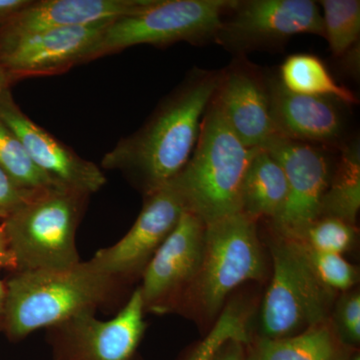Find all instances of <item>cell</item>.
<instances>
[{
  "label": "cell",
  "mask_w": 360,
  "mask_h": 360,
  "mask_svg": "<svg viewBox=\"0 0 360 360\" xmlns=\"http://www.w3.org/2000/svg\"><path fill=\"white\" fill-rule=\"evenodd\" d=\"M219 78L220 70L189 71L141 127L103 156L101 167L122 172L144 196L172 181L193 155Z\"/></svg>",
  "instance_id": "6da1fadb"
},
{
  "label": "cell",
  "mask_w": 360,
  "mask_h": 360,
  "mask_svg": "<svg viewBox=\"0 0 360 360\" xmlns=\"http://www.w3.org/2000/svg\"><path fill=\"white\" fill-rule=\"evenodd\" d=\"M91 260L66 269L14 271L6 283L4 333L20 341L105 305L122 285Z\"/></svg>",
  "instance_id": "7a4b0ae2"
},
{
  "label": "cell",
  "mask_w": 360,
  "mask_h": 360,
  "mask_svg": "<svg viewBox=\"0 0 360 360\" xmlns=\"http://www.w3.org/2000/svg\"><path fill=\"white\" fill-rule=\"evenodd\" d=\"M255 149L240 141L212 97L193 155L174 179L187 212L205 224L240 212L241 189Z\"/></svg>",
  "instance_id": "3957f363"
},
{
  "label": "cell",
  "mask_w": 360,
  "mask_h": 360,
  "mask_svg": "<svg viewBox=\"0 0 360 360\" xmlns=\"http://www.w3.org/2000/svg\"><path fill=\"white\" fill-rule=\"evenodd\" d=\"M265 276L257 220L241 212L225 217L206 224L200 271L176 312L214 323L232 291L248 281H264Z\"/></svg>",
  "instance_id": "277c9868"
},
{
  "label": "cell",
  "mask_w": 360,
  "mask_h": 360,
  "mask_svg": "<svg viewBox=\"0 0 360 360\" xmlns=\"http://www.w3.org/2000/svg\"><path fill=\"white\" fill-rule=\"evenodd\" d=\"M89 198L65 187L46 189L4 219L15 271L66 269L80 262L77 231Z\"/></svg>",
  "instance_id": "5b68a950"
},
{
  "label": "cell",
  "mask_w": 360,
  "mask_h": 360,
  "mask_svg": "<svg viewBox=\"0 0 360 360\" xmlns=\"http://www.w3.org/2000/svg\"><path fill=\"white\" fill-rule=\"evenodd\" d=\"M272 276L262 300L259 338H290L330 319L336 292L315 274L302 243L272 232Z\"/></svg>",
  "instance_id": "8992f818"
},
{
  "label": "cell",
  "mask_w": 360,
  "mask_h": 360,
  "mask_svg": "<svg viewBox=\"0 0 360 360\" xmlns=\"http://www.w3.org/2000/svg\"><path fill=\"white\" fill-rule=\"evenodd\" d=\"M234 1L155 0L141 13L111 21L97 42L92 60L135 45L214 42L221 21Z\"/></svg>",
  "instance_id": "52a82bcc"
},
{
  "label": "cell",
  "mask_w": 360,
  "mask_h": 360,
  "mask_svg": "<svg viewBox=\"0 0 360 360\" xmlns=\"http://www.w3.org/2000/svg\"><path fill=\"white\" fill-rule=\"evenodd\" d=\"M297 34L324 39L319 2L311 0H236L225 14L214 44L236 56L277 51Z\"/></svg>",
  "instance_id": "ba28073f"
},
{
  "label": "cell",
  "mask_w": 360,
  "mask_h": 360,
  "mask_svg": "<svg viewBox=\"0 0 360 360\" xmlns=\"http://www.w3.org/2000/svg\"><path fill=\"white\" fill-rule=\"evenodd\" d=\"M144 305L137 288L110 321L80 314L47 329L52 360H137L146 331Z\"/></svg>",
  "instance_id": "9c48e42d"
},
{
  "label": "cell",
  "mask_w": 360,
  "mask_h": 360,
  "mask_svg": "<svg viewBox=\"0 0 360 360\" xmlns=\"http://www.w3.org/2000/svg\"><path fill=\"white\" fill-rule=\"evenodd\" d=\"M111 21L0 37V68L7 84L11 86L25 78L60 75L91 61L97 42Z\"/></svg>",
  "instance_id": "30bf717a"
},
{
  "label": "cell",
  "mask_w": 360,
  "mask_h": 360,
  "mask_svg": "<svg viewBox=\"0 0 360 360\" xmlns=\"http://www.w3.org/2000/svg\"><path fill=\"white\" fill-rule=\"evenodd\" d=\"M206 224L198 215L184 212L172 233L142 274L144 311L176 312L200 271L205 250Z\"/></svg>",
  "instance_id": "8fae6325"
},
{
  "label": "cell",
  "mask_w": 360,
  "mask_h": 360,
  "mask_svg": "<svg viewBox=\"0 0 360 360\" xmlns=\"http://www.w3.org/2000/svg\"><path fill=\"white\" fill-rule=\"evenodd\" d=\"M174 180L144 196V205L129 231L115 245L97 251L91 262L125 283L142 276L151 258L186 212Z\"/></svg>",
  "instance_id": "7c38bea8"
},
{
  "label": "cell",
  "mask_w": 360,
  "mask_h": 360,
  "mask_svg": "<svg viewBox=\"0 0 360 360\" xmlns=\"http://www.w3.org/2000/svg\"><path fill=\"white\" fill-rule=\"evenodd\" d=\"M264 148L281 163L288 180V200L270 222L271 231L295 239L321 214L333 172L329 149L279 136Z\"/></svg>",
  "instance_id": "4fadbf2b"
},
{
  "label": "cell",
  "mask_w": 360,
  "mask_h": 360,
  "mask_svg": "<svg viewBox=\"0 0 360 360\" xmlns=\"http://www.w3.org/2000/svg\"><path fill=\"white\" fill-rule=\"evenodd\" d=\"M213 97L248 148H266L277 136L270 110L269 73L246 56H236L229 66L220 70Z\"/></svg>",
  "instance_id": "5bb4252c"
},
{
  "label": "cell",
  "mask_w": 360,
  "mask_h": 360,
  "mask_svg": "<svg viewBox=\"0 0 360 360\" xmlns=\"http://www.w3.org/2000/svg\"><path fill=\"white\" fill-rule=\"evenodd\" d=\"M0 120L16 135L37 167L56 184L87 195L106 184L101 168L32 122L14 101L9 89L0 91Z\"/></svg>",
  "instance_id": "9a60e30c"
},
{
  "label": "cell",
  "mask_w": 360,
  "mask_h": 360,
  "mask_svg": "<svg viewBox=\"0 0 360 360\" xmlns=\"http://www.w3.org/2000/svg\"><path fill=\"white\" fill-rule=\"evenodd\" d=\"M270 110L277 136L326 149L347 141V104L329 97L288 91L277 75H269Z\"/></svg>",
  "instance_id": "2e32d148"
},
{
  "label": "cell",
  "mask_w": 360,
  "mask_h": 360,
  "mask_svg": "<svg viewBox=\"0 0 360 360\" xmlns=\"http://www.w3.org/2000/svg\"><path fill=\"white\" fill-rule=\"evenodd\" d=\"M155 0H39L0 26V37H20L134 15Z\"/></svg>",
  "instance_id": "e0dca14e"
},
{
  "label": "cell",
  "mask_w": 360,
  "mask_h": 360,
  "mask_svg": "<svg viewBox=\"0 0 360 360\" xmlns=\"http://www.w3.org/2000/svg\"><path fill=\"white\" fill-rule=\"evenodd\" d=\"M354 350L341 342L329 321L290 338H250L245 360H347Z\"/></svg>",
  "instance_id": "ac0fdd59"
},
{
  "label": "cell",
  "mask_w": 360,
  "mask_h": 360,
  "mask_svg": "<svg viewBox=\"0 0 360 360\" xmlns=\"http://www.w3.org/2000/svg\"><path fill=\"white\" fill-rule=\"evenodd\" d=\"M288 193L281 163L266 148H255L241 189V212L271 222L283 212Z\"/></svg>",
  "instance_id": "d6986e66"
},
{
  "label": "cell",
  "mask_w": 360,
  "mask_h": 360,
  "mask_svg": "<svg viewBox=\"0 0 360 360\" xmlns=\"http://www.w3.org/2000/svg\"><path fill=\"white\" fill-rule=\"evenodd\" d=\"M276 75L284 89L293 94L329 97L347 106L359 103L354 92L336 82L326 63L314 54H291Z\"/></svg>",
  "instance_id": "ffe728a7"
},
{
  "label": "cell",
  "mask_w": 360,
  "mask_h": 360,
  "mask_svg": "<svg viewBox=\"0 0 360 360\" xmlns=\"http://www.w3.org/2000/svg\"><path fill=\"white\" fill-rule=\"evenodd\" d=\"M359 208L360 149L359 141H354L340 149V160L322 198L319 217H338L356 225Z\"/></svg>",
  "instance_id": "44dd1931"
},
{
  "label": "cell",
  "mask_w": 360,
  "mask_h": 360,
  "mask_svg": "<svg viewBox=\"0 0 360 360\" xmlns=\"http://www.w3.org/2000/svg\"><path fill=\"white\" fill-rule=\"evenodd\" d=\"M323 21L324 39L331 53L342 58L359 44V0H321L319 2Z\"/></svg>",
  "instance_id": "7402d4cb"
},
{
  "label": "cell",
  "mask_w": 360,
  "mask_h": 360,
  "mask_svg": "<svg viewBox=\"0 0 360 360\" xmlns=\"http://www.w3.org/2000/svg\"><path fill=\"white\" fill-rule=\"evenodd\" d=\"M0 168L22 188L39 191L63 187L33 162L20 139L0 120ZM66 188V187H65Z\"/></svg>",
  "instance_id": "603a6c76"
},
{
  "label": "cell",
  "mask_w": 360,
  "mask_h": 360,
  "mask_svg": "<svg viewBox=\"0 0 360 360\" xmlns=\"http://www.w3.org/2000/svg\"><path fill=\"white\" fill-rule=\"evenodd\" d=\"M356 238V225L338 217H319L295 240L309 250L342 255L352 250Z\"/></svg>",
  "instance_id": "cb8c5ba5"
},
{
  "label": "cell",
  "mask_w": 360,
  "mask_h": 360,
  "mask_svg": "<svg viewBox=\"0 0 360 360\" xmlns=\"http://www.w3.org/2000/svg\"><path fill=\"white\" fill-rule=\"evenodd\" d=\"M246 319L245 309L238 305H225L210 333L198 343L186 360H210L217 349L232 338L248 343L250 336Z\"/></svg>",
  "instance_id": "d4e9b609"
},
{
  "label": "cell",
  "mask_w": 360,
  "mask_h": 360,
  "mask_svg": "<svg viewBox=\"0 0 360 360\" xmlns=\"http://www.w3.org/2000/svg\"><path fill=\"white\" fill-rule=\"evenodd\" d=\"M302 246L315 274L326 288L335 292L354 290L359 281L357 267L349 264L342 255L321 252Z\"/></svg>",
  "instance_id": "484cf974"
},
{
  "label": "cell",
  "mask_w": 360,
  "mask_h": 360,
  "mask_svg": "<svg viewBox=\"0 0 360 360\" xmlns=\"http://www.w3.org/2000/svg\"><path fill=\"white\" fill-rule=\"evenodd\" d=\"M335 302L330 315L333 330L343 345L356 349L360 343V295L350 290Z\"/></svg>",
  "instance_id": "4316f807"
},
{
  "label": "cell",
  "mask_w": 360,
  "mask_h": 360,
  "mask_svg": "<svg viewBox=\"0 0 360 360\" xmlns=\"http://www.w3.org/2000/svg\"><path fill=\"white\" fill-rule=\"evenodd\" d=\"M40 191L22 188L0 168V219H7Z\"/></svg>",
  "instance_id": "83f0119b"
},
{
  "label": "cell",
  "mask_w": 360,
  "mask_h": 360,
  "mask_svg": "<svg viewBox=\"0 0 360 360\" xmlns=\"http://www.w3.org/2000/svg\"><path fill=\"white\" fill-rule=\"evenodd\" d=\"M210 360H245V343L234 338L227 340Z\"/></svg>",
  "instance_id": "f1b7e54d"
},
{
  "label": "cell",
  "mask_w": 360,
  "mask_h": 360,
  "mask_svg": "<svg viewBox=\"0 0 360 360\" xmlns=\"http://www.w3.org/2000/svg\"><path fill=\"white\" fill-rule=\"evenodd\" d=\"M30 1L32 0H0V26L22 11Z\"/></svg>",
  "instance_id": "f546056e"
},
{
  "label": "cell",
  "mask_w": 360,
  "mask_h": 360,
  "mask_svg": "<svg viewBox=\"0 0 360 360\" xmlns=\"http://www.w3.org/2000/svg\"><path fill=\"white\" fill-rule=\"evenodd\" d=\"M0 269L15 271V262L7 245L6 236L0 225Z\"/></svg>",
  "instance_id": "4dcf8cb0"
},
{
  "label": "cell",
  "mask_w": 360,
  "mask_h": 360,
  "mask_svg": "<svg viewBox=\"0 0 360 360\" xmlns=\"http://www.w3.org/2000/svg\"><path fill=\"white\" fill-rule=\"evenodd\" d=\"M6 283L0 281V331H4V314H6Z\"/></svg>",
  "instance_id": "1f68e13d"
},
{
  "label": "cell",
  "mask_w": 360,
  "mask_h": 360,
  "mask_svg": "<svg viewBox=\"0 0 360 360\" xmlns=\"http://www.w3.org/2000/svg\"><path fill=\"white\" fill-rule=\"evenodd\" d=\"M6 89H9V84H7L6 77H4L1 68H0V91Z\"/></svg>",
  "instance_id": "d6a6232c"
},
{
  "label": "cell",
  "mask_w": 360,
  "mask_h": 360,
  "mask_svg": "<svg viewBox=\"0 0 360 360\" xmlns=\"http://www.w3.org/2000/svg\"><path fill=\"white\" fill-rule=\"evenodd\" d=\"M347 360H360V354L359 350H354L352 355L348 357Z\"/></svg>",
  "instance_id": "836d02e7"
}]
</instances>
